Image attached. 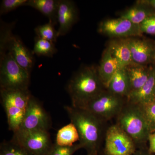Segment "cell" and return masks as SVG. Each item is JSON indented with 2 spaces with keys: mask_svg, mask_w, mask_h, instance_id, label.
I'll return each mask as SVG.
<instances>
[{
  "mask_svg": "<svg viewBox=\"0 0 155 155\" xmlns=\"http://www.w3.org/2000/svg\"><path fill=\"white\" fill-rule=\"evenodd\" d=\"M150 9L137 2L135 5L124 11L120 17L129 20L134 24L139 25L147 17L155 14Z\"/></svg>",
  "mask_w": 155,
  "mask_h": 155,
  "instance_id": "20",
  "label": "cell"
},
{
  "mask_svg": "<svg viewBox=\"0 0 155 155\" xmlns=\"http://www.w3.org/2000/svg\"><path fill=\"white\" fill-rule=\"evenodd\" d=\"M120 68H122L119 62L107 48L103 52L99 66L97 68L99 77L106 89L112 78Z\"/></svg>",
  "mask_w": 155,
  "mask_h": 155,
  "instance_id": "15",
  "label": "cell"
},
{
  "mask_svg": "<svg viewBox=\"0 0 155 155\" xmlns=\"http://www.w3.org/2000/svg\"><path fill=\"white\" fill-rule=\"evenodd\" d=\"M72 106L84 108L93 99L106 89L97 69L94 66L82 68L72 76L67 85Z\"/></svg>",
  "mask_w": 155,
  "mask_h": 155,
  "instance_id": "2",
  "label": "cell"
},
{
  "mask_svg": "<svg viewBox=\"0 0 155 155\" xmlns=\"http://www.w3.org/2000/svg\"><path fill=\"white\" fill-rule=\"evenodd\" d=\"M54 24L49 22L43 25H39L35 28L37 37L55 43L58 37V30L54 27Z\"/></svg>",
  "mask_w": 155,
  "mask_h": 155,
  "instance_id": "23",
  "label": "cell"
},
{
  "mask_svg": "<svg viewBox=\"0 0 155 155\" xmlns=\"http://www.w3.org/2000/svg\"><path fill=\"white\" fill-rule=\"evenodd\" d=\"M0 155H34L13 140L4 141L0 145Z\"/></svg>",
  "mask_w": 155,
  "mask_h": 155,
  "instance_id": "24",
  "label": "cell"
},
{
  "mask_svg": "<svg viewBox=\"0 0 155 155\" xmlns=\"http://www.w3.org/2000/svg\"><path fill=\"white\" fill-rule=\"evenodd\" d=\"M126 102L125 98L114 94L106 89L91 101L84 109L107 122L116 118Z\"/></svg>",
  "mask_w": 155,
  "mask_h": 155,
  "instance_id": "7",
  "label": "cell"
},
{
  "mask_svg": "<svg viewBox=\"0 0 155 155\" xmlns=\"http://www.w3.org/2000/svg\"><path fill=\"white\" fill-rule=\"evenodd\" d=\"M142 107L146 118L150 133L155 132V100L150 104Z\"/></svg>",
  "mask_w": 155,
  "mask_h": 155,
  "instance_id": "25",
  "label": "cell"
},
{
  "mask_svg": "<svg viewBox=\"0 0 155 155\" xmlns=\"http://www.w3.org/2000/svg\"><path fill=\"white\" fill-rule=\"evenodd\" d=\"M31 95L28 89H1V101L7 116L9 130L13 133L20 128Z\"/></svg>",
  "mask_w": 155,
  "mask_h": 155,
  "instance_id": "4",
  "label": "cell"
},
{
  "mask_svg": "<svg viewBox=\"0 0 155 155\" xmlns=\"http://www.w3.org/2000/svg\"><path fill=\"white\" fill-rule=\"evenodd\" d=\"M59 0H28L25 6L36 9L47 17L55 25L58 22L57 14Z\"/></svg>",
  "mask_w": 155,
  "mask_h": 155,
  "instance_id": "19",
  "label": "cell"
},
{
  "mask_svg": "<svg viewBox=\"0 0 155 155\" xmlns=\"http://www.w3.org/2000/svg\"><path fill=\"white\" fill-rule=\"evenodd\" d=\"M148 142L149 143L148 150L150 152L155 153V132L150 133L149 136Z\"/></svg>",
  "mask_w": 155,
  "mask_h": 155,
  "instance_id": "29",
  "label": "cell"
},
{
  "mask_svg": "<svg viewBox=\"0 0 155 155\" xmlns=\"http://www.w3.org/2000/svg\"><path fill=\"white\" fill-rule=\"evenodd\" d=\"M64 109L77 128L81 148L86 151L87 155H98L104 141L107 122L84 108L71 105L65 106Z\"/></svg>",
  "mask_w": 155,
  "mask_h": 155,
  "instance_id": "1",
  "label": "cell"
},
{
  "mask_svg": "<svg viewBox=\"0 0 155 155\" xmlns=\"http://www.w3.org/2000/svg\"><path fill=\"white\" fill-rule=\"evenodd\" d=\"M137 149L132 138L116 124L107 128L104 155H132Z\"/></svg>",
  "mask_w": 155,
  "mask_h": 155,
  "instance_id": "9",
  "label": "cell"
},
{
  "mask_svg": "<svg viewBox=\"0 0 155 155\" xmlns=\"http://www.w3.org/2000/svg\"><path fill=\"white\" fill-rule=\"evenodd\" d=\"M129 78L131 91L143 86L149 78L152 68L133 63L125 67ZM130 91V92H131Z\"/></svg>",
  "mask_w": 155,
  "mask_h": 155,
  "instance_id": "18",
  "label": "cell"
},
{
  "mask_svg": "<svg viewBox=\"0 0 155 155\" xmlns=\"http://www.w3.org/2000/svg\"><path fill=\"white\" fill-rule=\"evenodd\" d=\"M51 126L49 116L40 103L31 95L19 130L48 131Z\"/></svg>",
  "mask_w": 155,
  "mask_h": 155,
  "instance_id": "10",
  "label": "cell"
},
{
  "mask_svg": "<svg viewBox=\"0 0 155 155\" xmlns=\"http://www.w3.org/2000/svg\"><path fill=\"white\" fill-rule=\"evenodd\" d=\"M134 63L146 66L154 57V51L150 43L141 39L127 38Z\"/></svg>",
  "mask_w": 155,
  "mask_h": 155,
  "instance_id": "13",
  "label": "cell"
},
{
  "mask_svg": "<svg viewBox=\"0 0 155 155\" xmlns=\"http://www.w3.org/2000/svg\"><path fill=\"white\" fill-rule=\"evenodd\" d=\"M77 9L72 1L59 0L57 14L58 36H64L69 32L77 21Z\"/></svg>",
  "mask_w": 155,
  "mask_h": 155,
  "instance_id": "12",
  "label": "cell"
},
{
  "mask_svg": "<svg viewBox=\"0 0 155 155\" xmlns=\"http://www.w3.org/2000/svg\"><path fill=\"white\" fill-rule=\"evenodd\" d=\"M11 140L34 155H48L54 145L47 130H19Z\"/></svg>",
  "mask_w": 155,
  "mask_h": 155,
  "instance_id": "8",
  "label": "cell"
},
{
  "mask_svg": "<svg viewBox=\"0 0 155 155\" xmlns=\"http://www.w3.org/2000/svg\"><path fill=\"white\" fill-rule=\"evenodd\" d=\"M28 0H3L0 7L1 15L7 14L21 6H25Z\"/></svg>",
  "mask_w": 155,
  "mask_h": 155,
  "instance_id": "26",
  "label": "cell"
},
{
  "mask_svg": "<svg viewBox=\"0 0 155 155\" xmlns=\"http://www.w3.org/2000/svg\"><path fill=\"white\" fill-rule=\"evenodd\" d=\"M79 139L77 128L70 122L58 130L55 143L59 146H72L76 142L79 141Z\"/></svg>",
  "mask_w": 155,
  "mask_h": 155,
  "instance_id": "21",
  "label": "cell"
},
{
  "mask_svg": "<svg viewBox=\"0 0 155 155\" xmlns=\"http://www.w3.org/2000/svg\"><path fill=\"white\" fill-rule=\"evenodd\" d=\"M142 33L155 35V14L150 16L139 25Z\"/></svg>",
  "mask_w": 155,
  "mask_h": 155,
  "instance_id": "28",
  "label": "cell"
},
{
  "mask_svg": "<svg viewBox=\"0 0 155 155\" xmlns=\"http://www.w3.org/2000/svg\"><path fill=\"white\" fill-rule=\"evenodd\" d=\"M127 102L143 107L155 100L154 69H152L148 80L143 86L137 90L130 92L127 98Z\"/></svg>",
  "mask_w": 155,
  "mask_h": 155,
  "instance_id": "14",
  "label": "cell"
},
{
  "mask_svg": "<svg viewBox=\"0 0 155 155\" xmlns=\"http://www.w3.org/2000/svg\"><path fill=\"white\" fill-rule=\"evenodd\" d=\"M116 58L121 68L133 64L130 50L126 38H115L108 43L107 47Z\"/></svg>",
  "mask_w": 155,
  "mask_h": 155,
  "instance_id": "17",
  "label": "cell"
},
{
  "mask_svg": "<svg viewBox=\"0 0 155 155\" xmlns=\"http://www.w3.org/2000/svg\"><path fill=\"white\" fill-rule=\"evenodd\" d=\"M106 89L114 94L127 98L131 91V87L125 67L120 68L116 71Z\"/></svg>",
  "mask_w": 155,
  "mask_h": 155,
  "instance_id": "16",
  "label": "cell"
},
{
  "mask_svg": "<svg viewBox=\"0 0 155 155\" xmlns=\"http://www.w3.org/2000/svg\"><path fill=\"white\" fill-rule=\"evenodd\" d=\"M153 154L150 152L148 147L146 146L141 147L137 148L135 152L132 155H153Z\"/></svg>",
  "mask_w": 155,
  "mask_h": 155,
  "instance_id": "30",
  "label": "cell"
},
{
  "mask_svg": "<svg viewBox=\"0 0 155 155\" xmlns=\"http://www.w3.org/2000/svg\"><path fill=\"white\" fill-rule=\"evenodd\" d=\"M81 147L79 143H76L70 147L59 146L54 143L52 149L48 155H73Z\"/></svg>",
  "mask_w": 155,
  "mask_h": 155,
  "instance_id": "27",
  "label": "cell"
},
{
  "mask_svg": "<svg viewBox=\"0 0 155 155\" xmlns=\"http://www.w3.org/2000/svg\"><path fill=\"white\" fill-rule=\"evenodd\" d=\"M99 33L114 38H127L141 36L142 32L139 25L134 24L122 17L106 19L100 22Z\"/></svg>",
  "mask_w": 155,
  "mask_h": 155,
  "instance_id": "11",
  "label": "cell"
},
{
  "mask_svg": "<svg viewBox=\"0 0 155 155\" xmlns=\"http://www.w3.org/2000/svg\"><path fill=\"white\" fill-rule=\"evenodd\" d=\"M154 77H155V69H154Z\"/></svg>",
  "mask_w": 155,
  "mask_h": 155,
  "instance_id": "33",
  "label": "cell"
},
{
  "mask_svg": "<svg viewBox=\"0 0 155 155\" xmlns=\"http://www.w3.org/2000/svg\"><path fill=\"white\" fill-rule=\"evenodd\" d=\"M0 51L1 54L6 52L10 53L17 64L30 74L35 63L33 52L19 37L13 34L9 26L1 28Z\"/></svg>",
  "mask_w": 155,
  "mask_h": 155,
  "instance_id": "6",
  "label": "cell"
},
{
  "mask_svg": "<svg viewBox=\"0 0 155 155\" xmlns=\"http://www.w3.org/2000/svg\"><path fill=\"white\" fill-rule=\"evenodd\" d=\"M138 2L141 3L142 4L145 5L149 7V8H151L155 10V0H144V1H137Z\"/></svg>",
  "mask_w": 155,
  "mask_h": 155,
  "instance_id": "31",
  "label": "cell"
},
{
  "mask_svg": "<svg viewBox=\"0 0 155 155\" xmlns=\"http://www.w3.org/2000/svg\"><path fill=\"white\" fill-rule=\"evenodd\" d=\"M30 74L19 66L8 52L1 54L0 89L28 90Z\"/></svg>",
  "mask_w": 155,
  "mask_h": 155,
  "instance_id": "5",
  "label": "cell"
},
{
  "mask_svg": "<svg viewBox=\"0 0 155 155\" xmlns=\"http://www.w3.org/2000/svg\"><path fill=\"white\" fill-rule=\"evenodd\" d=\"M154 59H155V48H154Z\"/></svg>",
  "mask_w": 155,
  "mask_h": 155,
  "instance_id": "32",
  "label": "cell"
},
{
  "mask_svg": "<svg viewBox=\"0 0 155 155\" xmlns=\"http://www.w3.org/2000/svg\"><path fill=\"white\" fill-rule=\"evenodd\" d=\"M116 124L129 136L137 148L146 146L150 132L142 107L126 102Z\"/></svg>",
  "mask_w": 155,
  "mask_h": 155,
  "instance_id": "3",
  "label": "cell"
},
{
  "mask_svg": "<svg viewBox=\"0 0 155 155\" xmlns=\"http://www.w3.org/2000/svg\"></svg>",
  "mask_w": 155,
  "mask_h": 155,
  "instance_id": "34",
  "label": "cell"
},
{
  "mask_svg": "<svg viewBox=\"0 0 155 155\" xmlns=\"http://www.w3.org/2000/svg\"><path fill=\"white\" fill-rule=\"evenodd\" d=\"M57 52L54 43L36 37L35 39L33 52L38 56L51 58Z\"/></svg>",
  "mask_w": 155,
  "mask_h": 155,
  "instance_id": "22",
  "label": "cell"
}]
</instances>
